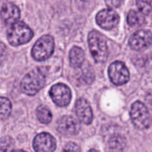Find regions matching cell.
<instances>
[{
	"label": "cell",
	"instance_id": "484cf974",
	"mask_svg": "<svg viewBox=\"0 0 152 152\" xmlns=\"http://www.w3.org/2000/svg\"><path fill=\"white\" fill-rule=\"evenodd\" d=\"M88 152H99V151H96V150H95V149H91V150L89 151Z\"/></svg>",
	"mask_w": 152,
	"mask_h": 152
},
{
	"label": "cell",
	"instance_id": "603a6c76",
	"mask_svg": "<svg viewBox=\"0 0 152 152\" xmlns=\"http://www.w3.org/2000/svg\"><path fill=\"white\" fill-rule=\"evenodd\" d=\"M7 55H8V51L6 46L3 43L0 42V64H2L5 61Z\"/></svg>",
	"mask_w": 152,
	"mask_h": 152
},
{
	"label": "cell",
	"instance_id": "ffe728a7",
	"mask_svg": "<svg viewBox=\"0 0 152 152\" xmlns=\"http://www.w3.org/2000/svg\"><path fill=\"white\" fill-rule=\"evenodd\" d=\"M14 147V140L10 137L0 139V152H11Z\"/></svg>",
	"mask_w": 152,
	"mask_h": 152
},
{
	"label": "cell",
	"instance_id": "5b68a950",
	"mask_svg": "<svg viewBox=\"0 0 152 152\" xmlns=\"http://www.w3.org/2000/svg\"><path fill=\"white\" fill-rule=\"evenodd\" d=\"M130 115L133 123L138 129L144 130L149 126L150 116L148 110L141 102H136L133 104Z\"/></svg>",
	"mask_w": 152,
	"mask_h": 152
},
{
	"label": "cell",
	"instance_id": "2e32d148",
	"mask_svg": "<svg viewBox=\"0 0 152 152\" xmlns=\"http://www.w3.org/2000/svg\"><path fill=\"white\" fill-rule=\"evenodd\" d=\"M12 105L11 101L5 97H0V119L5 120L11 115Z\"/></svg>",
	"mask_w": 152,
	"mask_h": 152
},
{
	"label": "cell",
	"instance_id": "8992f818",
	"mask_svg": "<svg viewBox=\"0 0 152 152\" xmlns=\"http://www.w3.org/2000/svg\"><path fill=\"white\" fill-rule=\"evenodd\" d=\"M110 81L116 85L126 84L130 78V73L126 66L120 61H115L110 64L108 69Z\"/></svg>",
	"mask_w": 152,
	"mask_h": 152
},
{
	"label": "cell",
	"instance_id": "7c38bea8",
	"mask_svg": "<svg viewBox=\"0 0 152 152\" xmlns=\"http://www.w3.org/2000/svg\"><path fill=\"white\" fill-rule=\"evenodd\" d=\"M76 115L84 124L89 125L93 118V111L90 104L84 99H79L75 103Z\"/></svg>",
	"mask_w": 152,
	"mask_h": 152
},
{
	"label": "cell",
	"instance_id": "8fae6325",
	"mask_svg": "<svg viewBox=\"0 0 152 152\" xmlns=\"http://www.w3.org/2000/svg\"><path fill=\"white\" fill-rule=\"evenodd\" d=\"M57 129L63 135L72 136L78 134L80 125L72 116H64L57 122Z\"/></svg>",
	"mask_w": 152,
	"mask_h": 152
},
{
	"label": "cell",
	"instance_id": "44dd1931",
	"mask_svg": "<svg viewBox=\"0 0 152 152\" xmlns=\"http://www.w3.org/2000/svg\"><path fill=\"white\" fill-rule=\"evenodd\" d=\"M137 5L142 14L152 13V0H137Z\"/></svg>",
	"mask_w": 152,
	"mask_h": 152
},
{
	"label": "cell",
	"instance_id": "9a60e30c",
	"mask_svg": "<svg viewBox=\"0 0 152 152\" xmlns=\"http://www.w3.org/2000/svg\"><path fill=\"white\" fill-rule=\"evenodd\" d=\"M126 147V140L121 135H115L109 140L110 152H124Z\"/></svg>",
	"mask_w": 152,
	"mask_h": 152
},
{
	"label": "cell",
	"instance_id": "277c9868",
	"mask_svg": "<svg viewBox=\"0 0 152 152\" xmlns=\"http://www.w3.org/2000/svg\"><path fill=\"white\" fill-rule=\"evenodd\" d=\"M55 42L50 35H44L35 43L31 50V55L36 61H43L52 55Z\"/></svg>",
	"mask_w": 152,
	"mask_h": 152
},
{
	"label": "cell",
	"instance_id": "52a82bcc",
	"mask_svg": "<svg viewBox=\"0 0 152 152\" xmlns=\"http://www.w3.org/2000/svg\"><path fill=\"white\" fill-rule=\"evenodd\" d=\"M49 94L53 102L58 106H67L71 101V90L64 84L60 83L52 86Z\"/></svg>",
	"mask_w": 152,
	"mask_h": 152
},
{
	"label": "cell",
	"instance_id": "6da1fadb",
	"mask_svg": "<svg viewBox=\"0 0 152 152\" xmlns=\"http://www.w3.org/2000/svg\"><path fill=\"white\" fill-rule=\"evenodd\" d=\"M46 70L37 67L24 76L20 84L22 91L29 96H34L44 86L46 82Z\"/></svg>",
	"mask_w": 152,
	"mask_h": 152
},
{
	"label": "cell",
	"instance_id": "5bb4252c",
	"mask_svg": "<svg viewBox=\"0 0 152 152\" xmlns=\"http://www.w3.org/2000/svg\"><path fill=\"white\" fill-rule=\"evenodd\" d=\"M84 61V52L81 48L75 46L70 50L69 61L70 64L74 68L81 66Z\"/></svg>",
	"mask_w": 152,
	"mask_h": 152
},
{
	"label": "cell",
	"instance_id": "7402d4cb",
	"mask_svg": "<svg viewBox=\"0 0 152 152\" xmlns=\"http://www.w3.org/2000/svg\"><path fill=\"white\" fill-rule=\"evenodd\" d=\"M62 152H81V149L75 143L69 142L64 146Z\"/></svg>",
	"mask_w": 152,
	"mask_h": 152
},
{
	"label": "cell",
	"instance_id": "d4e9b609",
	"mask_svg": "<svg viewBox=\"0 0 152 152\" xmlns=\"http://www.w3.org/2000/svg\"><path fill=\"white\" fill-rule=\"evenodd\" d=\"M11 152H26L24 151H22V150H17V151H12Z\"/></svg>",
	"mask_w": 152,
	"mask_h": 152
},
{
	"label": "cell",
	"instance_id": "7a4b0ae2",
	"mask_svg": "<svg viewBox=\"0 0 152 152\" xmlns=\"http://www.w3.org/2000/svg\"><path fill=\"white\" fill-rule=\"evenodd\" d=\"M90 52L97 63H104L108 58V49L104 37L97 31H92L88 35Z\"/></svg>",
	"mask_w": 152,
	"mask_h": 152
},
{
	"label": "cell",
	"instance_id": "9c48e42d",
	"mask_svg": "<svg viewBox=\"0 0 152 152\" xmlns=\"http://www.w3.org/2000/svg\"><path fill=\"white\" fill-rule=\"evenodd\" d=\"M96 22L102 28L110 30L118 25L119 17L117 13L112 9H104L96 15Z\"/></svg>",
	"mask_w": 152,
	"mask_h": 152
},
{
	"label": "cell",
	"instance_id": "ba28073f",
	"mask_svg": "<svg viewBox=\"0 0 152 152\" xmlns=\"http://www.w3.org/2000/svg\"><path fill=\"white\" fill-rule=\"evenodd\" d=\"M152 43V34L150 31L139 30L136 31L129 39V46L136 51L142 50L148 47Z\"/></svg>",
	"mask_w": 152,
	"mask_h": 152
},
{
	"label": "cell",
	"instance_id": "4fadbf2b",
	"mask_svg": "<svg viewBox=\"0 0 152 152\" xmlns=\"http://www.w3.org/2000/svg\"><path fill=\"white\" fill-rule=\"evenodd\" d=\"M2 20L8 25H13L20 19V11L18 7L12 3H6L1 10Z\"/></svg>",
	"mask_w": 152,
	"mask_h": 152
},
{
	"label": "cell",
	"instance_id": "30bf717a",
	"mask_svg": "<svg viewBox=\"0 0 152 152\" xmlns=\"http://www.w3.org/2000/svg\"><path fill=\"white\" fill-rule=\"evenodd\" d=\"M33 147L36 152H54L56 148V142L51 134L41 133L35 137Z\"/></svg>",
	"mask_w": 152,
	"mask_h": 152
},
{
	"label": "cell",
	"instance_id": "3957f363",
	"mask_svg": "<svg viewBox=\"0 0 152 152\" xmlns=\"http://www.w3.org/2000/svg\"><path fill=\"white\" fill-rule=\"evenodd\" d=\"M7 37L11 46H18L31 40L33 37V31L26 23L17 22L8 29Z\"/></svg>",
	"mask_w": 152,
	"mask_h": 152
},
{
	"label": "cell",
	"instance_id": "ac0fdd59",
	"mask_svg": "<svg viewBox=\"0 0 152 152\" xmlns=\"http://www.w3.org/2000/svg\"><path fill=\"white\" fill-rule=\"evenodd\" d=\"M37 116L39 121L43 124L49 123L52 119L51 111L43 105L39 106L37 109Z\"/></svg>",
	"mask_w": 152,
	"mask_h": 152
},
{
	"label": "cell",
	"instance_id": "e0dca14e",
	"mask_svg": "<svg viewBox=\"0 0 152 152\" xmlns=\"http://www.w3.org/2000/svg\"><path fill=\"white\" fill-rule=\"evenodd\" d=\"M128 23L131 26H139L144 24L145 17L141 12L131 10L128 14Z\"/></svg>",
	"mask_w": 152,
	"mask_h": 152
},
{
	"label": "cell",
	"instance_id": "d6986e66",
	"mask_svg": "<svg viewBox=\"0 0 152 152\" xmlns=\"http://www.w3.org/2000/svg\"><path fill=\"white\" fill-rule=\"evenodd\" d=\"M95 78V75L93 69L90 66L84 67L81 71V75L79 76V80L81 83L84 84H91Z\"/></svg>",
	"mask_w": 152,
	"mask_h": 152
},
{
	"label": "cell",
	"instance_id": "cb8c5ba5",
	"mask_svg": "<svg viewBox=\"0 0 152 152\" xmlns=\"http://www.w3.org/2000/svg\"><path fill=\"white\" fill-rule=\"evenodd\" d=\"M125 0H105L106 5L110 8H119L122 5Z\"/></svg>",
	"mask_w": 152,
	"mask_h": 152
},
{
	"label": "cell",
	"instance_id": "4316f807",
	"mask_svg": "<svg viewBox=\"0 0 152 152\" xmlns=\"http://www.w3.org/2000/svg\"><path fill=\"white\" fill-rule=\"evenodd\" d=\"M83 1H87V0H83Z\"/></svg>",
	"mask_w": 152,
	"mask_h": 152
}]
</instances>
